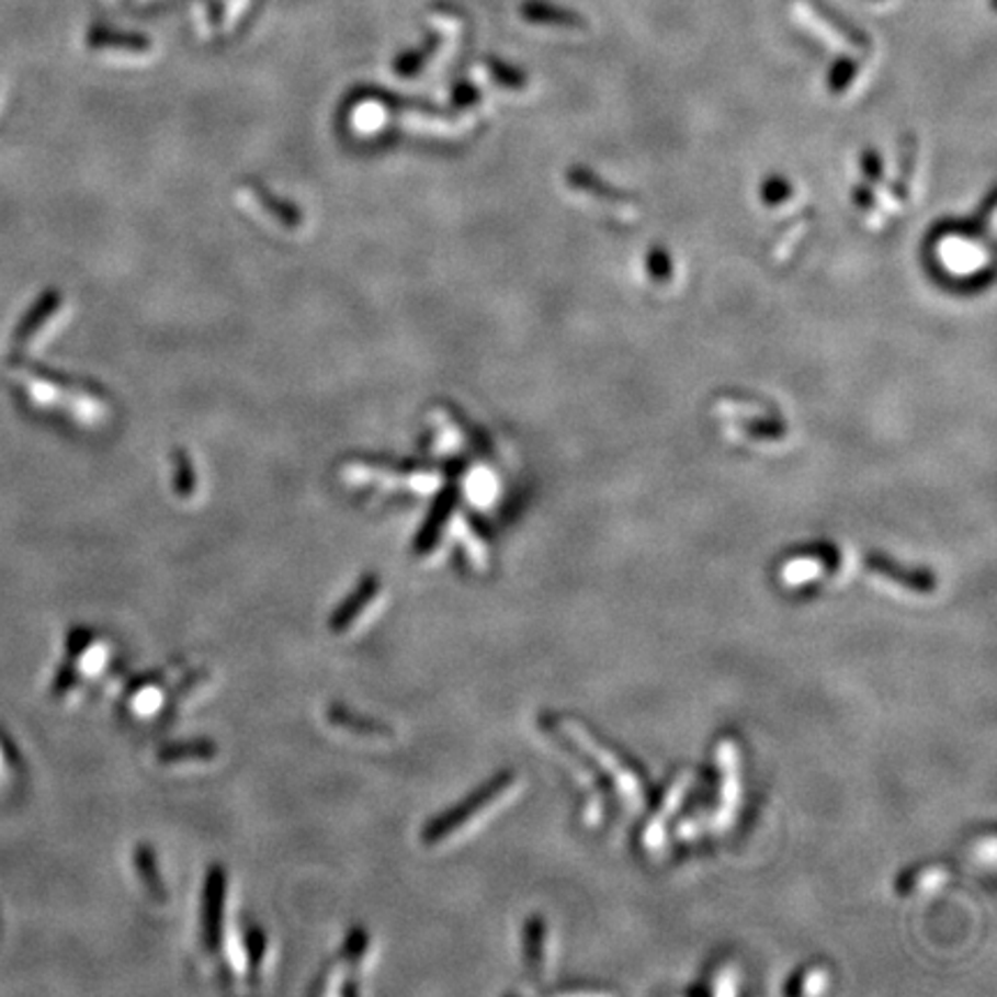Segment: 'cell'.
<instances>
[{
  "label": "cell",
  "instance_id": "obj_10",
  "mask_svg": "<svg viewBox=\"0 0 997 997\" xmlns=\"http://www.w3.org/2000/svg\"><path fill=\"white\" fill-rule=\"evenodd\" d=\"M545 947H547V928L541 917L529 919L524 933V959L531 974H541L545 967Z\"/></svg>",
  "mask_w": 997,
  "mask_h": 997
},
{
  "label": "cell",
  "instance_id": "obj_13",
  "mask_svg": "<svg viewBox=\"0 0 997 997\" xmlns=\"http://www.w3.org/2000/svg\"><path fill=\"white\" fill-rule=\"evenodd\" d=\"M367 947H370V938L363 928L349 930L347 942H344V959L359 963L367 954Z\"/></svg>",
  "mask_w": 997,
  "mask_h": 997
},
{
  "label": "cell",
  "instance_id": "obj_1",
  "mask_svg": "<svg viewBox=\"0 0 997 997\" xmlns=\"http://www.w3.org/2000/svg\"><path fill=\"white\" fill-rule=\"evenodd\" d=\"M516 788H518L516 773H511V771L497 773L492 781H487L483 788L474 790L467 800H462L453 808L443 811L441 815L430 819V823L423 827V831H420V840H423L426 846L443 843V840H449L451 836L460 834V829H464L467 825H472L474 819L485 815V811L495 808Z\"/></svg>",
  "mask_w": 997,
  "mask_h": 997
},
{
  "label": "cell",
  "instance_id": "obj_17",
  "mask_svg": "<svg viewBox=\"0 0 997 997\" xmlns=\"http://www.w3.org/2000/svg\"><path fill=\"white\" fill-rule=\"evenodd\" d=\"M246 949H248V963L252 970L261 967V961H263V954H265V938L259 928L250 930L248 933V940H246Z\"/></svg>",
  "mask_w": 997,
  "mask_h": 997
},
{
  "label": "cell",
  "instance_id": "obj_4",
  "mask_svg": "<svg viewBox=\"0 0 997 997\" xmlns=\"http://www.w3.org/2000/svg\"><path fill=\"white\" fill-rule=\"evenodd\" d=\"M382 591V580L376 575H365V578L359 582V587L353 589L344 601L338 605V610L330 614L328 628L330 633H347L351 626L359 622V619L365 614V610L376 601V596Z\"/></svg>",
  "mask_w": 997,
  "mask_h": 997
},
{
  "label": "cell",
  "instance_id": "obj_12",
  "mask_svg": "<svg viewBox=\"0 0 997 997\" xmlns=\"http://www.w3.org/2000/svg\"><path fill=\"white\" fill-rule=\"evenodd\" d=\"M823 573V562L817 557H796L783 566V580L788 585H804Z\"/></svg>",
  "mask_w": 997,
  "mask_h": 997
},
{
  "label": "cell",
  "instance_id": "obj_7",
  "mask_svg": "<svg viewBox=\"0 0 997 997\" xmlns=\"http://www.w3.org/2000/svg\"><path fill=\"white\" fill-rule=\"evenodd\" d=\"M453 503H455V497L453 495H443L434 508H432V513L430 518L426 520L423 529L418 531V536H416V552L418 554H428L441 539V531L443 526H446L449 518H451V511H453Z\"/></svg>",
  "mask_w": 997,
  "mask_h": 997
},
{
  "label": "cell",
  "instance_id": "obj_11",
  "mask_svg": "<svg viewBox=\"0 0 997 997\" xmlns=\"http://www.w3.org/2000/svg\"><path fill=\"white\" fill-rule=\"evenodd\" d=\"M135 863H137V873L144 882L146 890L150 892V896L155 900H165V884H162V877H160V871H158V861H155V854L148 846H139L137 852H135Z\"/></svg>",
  "mask_w": 997,
  "mask_h": 997
},
{
  "label": "cell",
  "instance_id": "obj_2",
  "mask_svg": "<svg viewBox=\"0 0 997 997\" xmlns=\"http://www.w3.org/2000/svg\"><path fill=\"white\" fill-rule=\"evenodd\" d=\"M545 727L552 735H557V739L562 744L578 750L580 760H587L598 771H603L605 779H612L614 788L622 792V796H633V800L635 796H639L642 783L637 779V773L628 764L619 760L612 750H608L603 744H598L582 725H578L570 718L554 716V718L545 721Z\"/></svg>",
  "mask_w": 997,
  "mask_h": 997
},
{
  "label": "cell",
  "instance_id": "obj_9",
  "mask_svg": "<svg viewBox=\"0 0 997 997\" xmlns=\"http://www.w3.org/2000/svg\"><path fill=\"white\" fill-rule=\"evenodd\" d=\"M217 756V746L213 741H185L171 744L160 750L162 764H183V762H208Z\"/></svg>",
  "mask_w": 997,
  "mask_h": 997
},
{
  "label": "cell",
  "instance_id": "obj_3",
  "mask_svg": "<svg viewBox=\"0 0 997 997\" xmlns=\"http://www.w3.org/2000/svg\"><path fill=\"white\" fill-rule=\"evenodd\" d=\"M227 903V871L213 866L204 882L202 900V933L208 951H217L222 944V919H225Z\"/></svg>",
  "mask_w": 997,
  "mask_h": 997
},
{
  "label": "cell",
  "instance_id": "obj_16",
  "mask_svg": "<svg viewBox=\"0 0 997 997\" xmlns=\"http://www.w3.org/2000/svg\"><path fill=\"white\" fill-rule=\"evenodd\" d=\"M825 986H827V974H825L823 970H819V967H811V970H806V972L802 974L800 979H796V984H794L790 990L811 995V993L825 990Z\"/></svg>",
  "mask_w": 997,
  "mask_h": 997
},
{
  "label": "cell",
  "instance_id": "obj_14",
  "mask_svg": "<svg viewBox=\"0 0 997 997\" xmlns=\"http://www.w3.org/2000/svg\"><path fill=\"white\" fill-rule=\"evenodd\" d=\"M129 704H132V709H135L137 714L148 716L162 704V693H160V689H155V686H146V689L135 693V698H132Z\"/></svg>",
  "mask_w": 997,
  "mask_h": 997
},
{
  "label": "cell",
  "instance_id": "obj_15",
  "mask_svg": "<svg viewBox=\"0 0 997 997\" xmlns=\"http://www.w3.org/2000/svg\"><path fill=\"white\" fill-rule=\"evenodd\" d=\"M915 877H919L917 882L915 880H903L900 882V892L905 894H913L917 890H926V886H936L940 880L947 877V871H940V869H924V871H917L913 873Z\"/></svg>",
  "mask_w": 997,
  "mask_h": 997
},
{
  "label": "cell",
  "instance_id": "obj_6",
  "mask_svg": "<svg viewBox=\"0 0 997 997\" xmlns=\"http://www.w3.org/2000/svg\"><path fill=\"white\" fill-rule=\"evenodd\" d=\"M869 566L873 568L875 575H880V578H884L886 582L898 585V587H907V589H913V591H917V593H928L930 589L936 587V580L930 578V575H926V573H915V570H905V568L896 566L894 562L871 557V559H869Z\"/></svg>",
  "mask_w": 997,
  "mask_h": 997
},
{
  "label": "cell",
  "instance_id": "obj_5",
  "mask_svg": "<svg viewBox=\"0 0 997 997\" xmlns=\"http://www.w3.org/2000/svg\"><path fill=\"white\" fill-rule=\"evenodd\" d=\"M328 721H330V725L347 729V733H353V735H363V737H386V735H390L388 725L374 721V718H367L363 714L351 712V709H347L342 704H332L328 709Z\"/></svg>",
  "mask_w": 997,
  "mask_h": 997
},
{
  "label": "cell",
  "instance_id": "obj_8",
  "mask_svg": "<svg viewBox=\"0 0 997 997\" xmlns=\"http://www.w3.org/2000/svg\"><path fill=\"white\" fill-rule=\"evenodd\" d=\"M689 785H691V779H689V775H686V779L675 781L672 788H670V792L665 794V802L660 804L658 813L654 815V819H652V823H649L647 829H645V843H647L649 848H658V846H660L662 834H665V831H662L665 819H668V817L672 815V811L679 806L681 796L686 794V790H689Z\"/></svg>",
  "mask_w": 997,
  "mask_h": 997
}]
</instances>
